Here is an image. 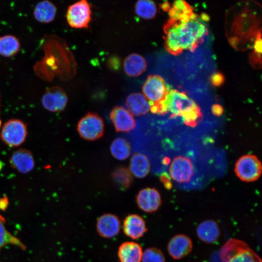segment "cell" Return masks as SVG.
<instances>
[{"label": "cell", "mask_w": 262, "mask_h": 262, "mask_svg": "<svg viewBox=\"0 0 262 262\" xmlns=\"http://www.w3.org/2000/svg\"><path fill=\"white\" fill-rule=\"evenodd\" d=\"M141 246L135 242H125L120 245L117 251L119 262H141L143 254Z\"/></svg>", "instance_id": "obj_17"}, {"label": "cell", "mask_w": 262, "mask_h": 262, "mask_svg": "<svg viewBox=\"0 0 262 262\" xmlns=\"http://www.w3.org/2000/svg\"><path fill=\"white\" fill-rule=\"evenodd\" d=\"M138 207L143 211L151 213L156 211L162 204L161 195L154 188H146L141 190L136 196Z\"/></svg>", "instance_id": "obj_11"}, {"label": "cell", "mask_w": 262, "mask_h": 262, "mask_svg": "<svg viewBox=\"0 0 262 262\" xmlns=\"http://www.w3.org/2000/svg\"><path fill=\"white\" fill-rule=\"evenodd\" d=\"M168 11L171 19L181 21H188L196 15L190 5L181 0L174 1Z\"/></svg>", "instance_id": "obj_23"}, {"label": "cell", "mask_w": 262, "mask_h": 262, "mask_svg": "<svg viewBox=\"0 0 262 262\" xmlns=\"http://www.w3.org/2000/svg\"><path fill=\"white\" fill-rule=\"evenodd\" d=\"M169 174L171 178L179 183L190 181L194 174V167L192 162L187 157L178 156L172 160L169 167Z\"/></svg>", "instance_id": "obj_8"}, {"label": "cell", "mask_w": 262, "mask_h": 262, "mask_svg": "<svg viewBox=\"0 0 262 262\" xmlns=\"http://www.w3.org/2000/svg\"><path fill=\"white\" fill-rule=\"evenodd\" d=\"M142 90L148 102L154 103L163 99L169 89L162 77L158 75H150L145 81Z\"/></svg>", "instance_id": "obj_10"}, {"label": "cell", "mask_w": 262, "mask_h": 262, "mask_svg": "<svg viewBox=\"0 0 262 262\" xmlns=\"http://www.w3.org/2000/svg\"><path fill=\"white\" fill-rule=\"evenodd\" d=\"M224 80L223 75L219 73L213 74L211 77L212 84L216 86L222 85L223 83Z\"/></svg>", "instance_id": "obj_30"}, {"label": "cell", "mask_w": 262, "mask_h": 262, "mask_svg": "<svg viewBox=\"0 0 262 262\" xmlns=\"http://www.w3.org/2000/svg\"><path fill=\"white\" fill-rule=\"evenodd\" d=\"M196 232L200 240L208 244L215 243L220 235L219 226L213 220H207L201 222L197 227Z\"/></svg>", "instance_id": "obj_18"}, {"label": "cell", "mask_w": 262, "mask_h": 262, "mask_svg": "<svg viewBox=\"0 0 262 262\" xmlns=\"http://www.w3.org/2000/svg\"><path fill=\"white\" fill-rule=\"evenodd\" d=\"M208 16L197 15L188 21L170 18L164 27V46L171 54L179 55L184 50L194 51L208 34V28L204 22Z\"/></svg>", "instance_id": "obj_1"}, {"label": "cell", "mask_w": 262, "mask_h": 262, "mask_svg": "<svg viewBox=\"0 0 262 262\" xmlns=\"http://www.w3.org/2000/svg\"><path fill=\"white\" fill-rule=\"evenodd\" d=\"M128 110L135 116H141L149 110L148 100L141 93H134L129 95L126 100Z\"/></svg>", "instance_id": "obj_19"}, {"label": "cell", "mask_w": 262, "mask_h": 262, "mask_svg": "<svg viewBox=\"0 0 262 262\" xmlns=\"http://www.w3.org/2000/svg\"><path fill=\"white\" fill-rule=\"evenodd\" d=\"M9 164L12 168L22 174L30 172L35 165L32 152L26 148H19L14 152L9 159Z\"/></svg>", "instance_id": "obj_14"}, {"label": "cell", "mask_w": 262, "mask_h": 262, "mask_svg": "<svg viewBox=\"0 0 262 262\" xmlns=\"http://www.w3.org/2000/svg\"><path fill=\"white\" fill-rule=\"evenodd\" d=\"M136 14L144 19H149L156 15L157 9L154 2L149 0H140L135 6Z\"/></svg>", "instance_id": "obj_27"}, {"label": "cell", "mask_w": 262, "mask_h": 262, "mask_svg": "<svg viewBox=\"0 0 262 262\" xmlns=\"http://www.w3.org/2000/svg\"><path fill=\"white\" fill-rule=\"evenodd\" d=\"M110 118L117 132H129L136 125L133 115L123 106H115L110 113Z\"/></svg>", "instance_id": "obj_12"}, {"label": "cell", "mask_w": 262, "mask_h": 262, "mask_svg": "<svg viewBox=\"0 0 262 262\" xmlns=\"http://www.w3.org/2000/svg\"><path fill=\"white\" fill-rule=\"evenodd\" d=\"M219 256L223 262H262L246 243L235 239H229L222 246Z\"/></svg>", "instance_id": "obj_3"}, {"label": "cell", "mask_w": 262, "mask_h": 262, "mask_svg": "<svg viewBox=\"0 0 262 262\" xmlns=\"http://www.w3.org/2000/svg\"><path fill=\"white\" fill-rule=\"evenodd\" d=\"M91 11L88 2L84 0L78 1L68 8L66 19L69 26L75 28L88 27L91 20Z\"/></svg>", "instance_id": "obj_7"}, {"label": "cell", "mask_w": 262, "mask_h": 262, "mask_svg": "<svg viewBox=\"0 0 262 262\" xmlns=\"http://www.w3.org/2000/svg\"><path fill=\"white\" fill-rule=\"evenodd\" d=\"M68 98L66 93L60 87L54 86L48 88L41 99L43 107L49 112L62 111L66 107Z\"/></svg>", "instance_id": "obj_9"}, {"label": "cell", "mask_w": 262, "mask_h": 262, "mask_svg": "<svg viewBox=\"0 0 262 262\" xmlns=\"http://www.w3.org/2000/svg\"><path fill=\"white\" fill-rule=\"evenodd\" d=\"M123 230L126 236L135 240L143 236L147 228L145 221L141 216L130 214L123 221Z\"/></svg>", "instance_id": "obj_15"}, {"label": "cell", "mask_w": 262, "mask_h": 262, "mask_svg": "<svg viewBox=\"0 0 262 262\" xmlns=\"http://www.w3.org/2000/svg\"><path fill=\"white\" fill-rule=\"evenodd\" d=\"M111 177L115 183L122 190L130 188L133 181L130 170L124 166L115 168L112 172Z\"/></svg>", "instance_id": "obj_25"}, {"label": "cell", "mask_w": 262, "mask_h": 262, "mask_svg": "<svg viewBox=\"0 0 262 262\" xmlns=\"http://www.w3.org/2000/svg\"><path fill=\"white\" fill-rule=\"evenodd\" d=\"M121 223L119 218L111 213L100 215L96 222V229L98 234L105 238L116 236L119 232Z\"/></svg>", "instance_id": "obj_13"}, {"label": "cell", "mask_w": 262, "mask_h": 262, "mask_svg": "<svg viewBox=\"0 0 262 262\" xmlns=\"http://www.w3.org/2000/svg\"><path fill=\"white\" fill-rule=\"evenodd\" d=\"M142 262H165L163 252L155 247H150L143 252Z\"/></svg>", "instance_id": "obj_29"}, {"label": "cell", "mask_w": 262, "mask_h": 262, "mask_svg": "<svg viewBox=\"0 0 262 262\" xmlns=\"http://www.w3.org/2000/svg\"><path fill=\"white\" fill-rule=\"evenodd\" d=\"M160 180L166 189H170L172 188V184L170 177L167 173L164 172L161 174L160 176Z\"/></svg>", "instance_id": "obj_31"}, {"label": "cell", "mask_w": 262, "mask_h": 262, "mask_svg": "<svg viewBox=\"0 0 262 262\" xmlns=\"http://www.w3.org/2000/svg\"><path fill=\"white\" fill-rule=\"evenodd\" d=\"M104 125L102 119L97 114L88 113L82 117L77 124L80 136L88 141H94L101 138L104 133Z\"/></svg>", "instance_id": "obj_5"}, {"label": "cell", "mask_w": 262, "mask_h": 262, "mask_svg": "<svg viewBox=\"0 0 262 262\" xmlns=\"http://www.w3.org/2000/svg\"><path fill=\"white\" fill-rule=\"evenodd\" d=\"M149 110L158 114L170 112L174 116H181L184 123L192 127L196 126L202 116L196 103L185 93L176 90H169L163 99L150 104Z\"/></svg>", "instance_id": "obj_2"}, {"label": "cell", "mask_w": 262, "mask_h": 262, "mask_svg": "<svg viewBox=\"0 0 262 262\" xmlns=\"http://www.w3.org/2000/svg\"><path fill=\"white\" fill-rule=\"evenodd\" d=\"M18 39L14 35H5L0 36V55L10 57L16 54L20 50Z\"/></svg>", "instance_id": "obj_24"}, {"label": "cell", "mask_w": 262, "mask_h": 262, "mask_svg": "<svg viewBox=\"0 0 262 262\" xmlns=\"http://www.w3.org/2000/svg\"><path fill=\"white\" fill-rule=\"evenodd\" d=\"M193 244L188 236L178 234L172 237L167 246L169 255L174 259H181L190 253Z\"/></svg>", "instance_id": "obj_16"}, {"label": "cell", "mask_w": 262, "mask_h": 262, "mask_svg": "<svg viewBox=\"0 0 262 262\" xmlns=\"http://www.w3.org/2000/svg\"><path fill=\"white\" fill-rule=\"evenodd\" d=\"M2 166V163L0 161V170L1 169Z\"/></svg>", "instance_id": "obj_35"}, {"label": "cell", "mask_w": 262, "mask_h": 262, "mask_svg": "<svg viewBox=\"0 0 262 262\" xmlns=\"http://www.w3.org/2000/svg\"><path fill=\"white\" fill-rule=\"evenodd\" d=\"M8 205V200L6 196L0 198V209L4 210L6 209Z\"/></svg>", "instance_id": "obj_33"}, {"label": "cell", "mask_w": 262, "mask_h": 262, "mask_svg": "<svg viewBox=\"0 0 262 262\" xmlns=\"http://www.w3.org/2000/svg\"><path fill=\"white\" fill-rule=\"evenodd\" d=\"M162 8L165 11H168L170 8L169 4L167 2H165L162 4Z\"/></svg>", "instance_id": "obj_34"}, {"label": "cell", "mask_w": 262, "mask_h": 262, "mask_svg": "<svg viewBox=\"0 0 262 262\" xmlns=\"http://www.w3.org/2000/svg\"><path fill=\"white\" fill-rule=\"evenodd\" d=\"M1 119H0V128L1 127Z\"/></svg>", "instance_id": "obj_36"}, {"label": "cell", "mask_w": 262, "mask_h": 262, "mask_svg": "<svg viewBox=\"0 0 262 262\" xmlns=\"http://www.w3.org/2000/svg\"><path fill=\"white\" fill-rule=\"evenodd\" d=\"M129 167L131 173L135 177L143 178L149 172L150 163L146 155L136 152L131 159Z\"/></svg>", "instance_id": "obj_22"}, {"label": "cell", "mask_w": 262, "mask_h": 262, "mask_svg": "<svg viewBox=\"0 0 262 262\" xmlns=\"http://www.w3.org/2000/svg\"><path fill=\"white\" fill-rule=\"evenodd\" d=\"M261 163L255 155L247 154L242 156L236 162L235 172L238 177L244 181L256 180L262 173Z\"/></svg>", "instance_id": "obj_6"}, {"label": "cell", "mask_w": 262, "mask_h": 262, "mask_svg": "<svg viewBox=\"0 0 262 262\" xmlns=\"http://www.w3.org/2000/svg\"><path fill=\"white\" fill-rule=\"evenodd\" d=\"M56 7L47 0L37 3L33 10V16L36 20L42 23H48L54 20Z\"/></svg>", "instance_id": "obj_21"}, {"label": "cell", "mask_w": 262, "mask_h": 262, "mask_svg": "<svg viewBox=\"0 0 262 262\" xmlns=\"http://www.w3.org/2000/svg\"><path fill=\"white\" fill-rule=\"evenodd\" d=\"M5 220L0 215V251L1 248L7 244L15 245L23 250L25 246L16 237L10 233L5 227Z\"/></svg>", "instance_id": "obj_28"}, {"label": "cell", "mask_w": 262, "mask_h": 262, "mask_svg": "<svg viewBox=\"0 0 262 262\" xmlns=\"http://www.w3.org/2000/svg\"><path fill=\"white\" fill-rule=\"evenodd\" d=\"M27 133V125L23 121L12 119L3 125L0 136L6 145L10 147H16L25 142Z\"/></svg>", "instance_id": "obj_4"}, {"label": "cell", "mask_w": 262, "mask_h": 262, "mask_svg": "<svg viewBox=\"0 0 262 262\" xmlns=\"http://www.w3.org/2000/svg\"><path fill=\"white\" fill-rule=\"evenodd\" d=\"M212 113L215 116H219L223 113V108L220 105L214 104L212 107Z\"/></svg>", "instance_id": "obj_32"}, {"label": "cell", "mask_w": 262, "mask_h": 262, "mask_svg": "<svg viewBox=\"0 0 262 262\" xmlns=\"http://www.w3.org/2000/svg\"><path fill=\"white\" fill-rule=\"evenodd\" d=\"M112 155L116 159L124 160L130 155L131 147L128 141L123 138H117L112 143L110 147Z\"/></svg>", "instance_id": "obj_26"}, {"label": "cell", "mask_w": 262, "mask_h": 262, "mask_svg": "<svg viewBox=\"0 0 262 262\" xmlns=\"http://www.w3.org/2000/svg\"><path fill=\"white\" fill-rule=\"evenodd\" d=\"M147 63L144 58L138 54H131L124 61V69L127 75L130 77H137L146 69Z\"/></svg>", "instance_id": "obj_20"}]
</instances>
